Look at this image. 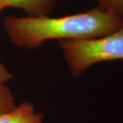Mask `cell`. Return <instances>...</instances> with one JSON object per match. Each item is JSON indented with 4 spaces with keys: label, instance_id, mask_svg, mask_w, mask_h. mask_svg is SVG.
Returning a JSON list of instances; mask_svg holds the SVG:
<instances>
[{
    "label": "cell",
    "instance_id": "cell-5",
    "mask_svg": "<svg viewBox=\"0 0 123 123\" xmlns=\"http://www.w3.org/2000/svg\"><path fill=\"white\" fill-rule=\"evenodd\" d=\"M12 91L4 84H0V114L8 112L16 107Z\"/></svg>",
    "mask_w": 123,
    "mask_h": 123
},
{
    "label": "cell",
    "instance_id": "cell-1",
    "mask_svg": "<svg viewBox=\"0 0 123 123\" xmlns=\"http://www.w3.org/2000/svg\"><path fill=\"white\" fill-rule=\"evenodd\" d=\"M123 27V18L98 6L81 13L61 17L9 16L4 27L17 47L35 49L49 40H82L111 34Z\"/></svg>",
    "mask_w": 123,
    "mask_h": 123
},
{
    "label": "cell",
    "instance_id": "cell-4",
    "mask_svg": "<svg viewBox=\"0 0 123 123\" xmlns=\"http://www.w3.org/2000/svg\"><path fill=\"white\" fill-rule=\"evenodd\" d=\"M9 7L22 10L27 17L49 16L58 0H1Z\"/></svg>",
    "mask_w": 123,
    "mask_h": 123
},
{
    "label": "cell",
    "instance_id": "cell-3",
    "mask_svg": "<svg viewBox=\"0 0 123 123\" xmlns=\"http://www.w3.org/2000/svg\"><path fill=\"white\" fill-rule=\"evenodd\" d=\"M0 123H45L44 115L30 102H23L8 112L0 114Z\"/></svg>",
    "mask_w": 123,
    "mask_h": 123
},
{
    "label": "cell",
    "instance_id": "cell-7",
    "mask_svg": "<svg viewBox=\"0 0 123 123\" xmlns=\"http://www.w3.org/2000/svg\"><path fill=\"white\" fill-rule=\"evenodd\" d=\"M12 77L13 76L10 70L0 61V84H4V83L12 79Z\"/></svg>",
    "mask_w": 123,
    "mask_h": 123
},
{
    "label": "cell",
    "instance_id": "cell-8",
    "mask_svg": "<svg viewBox=\"0 0 123 123\" xmlns=\"http://www.w3.org/2000/svg\"><path fill=\"white\" fill-rule=\"evenodd\" d=\"M8 8V5L6 4L5 2L2 1L1 0H0V12L2 11L3 10H4L5 8Z\"/></svg>",
    "mask_w": 123,
    "mask_h": 123
},
{
    "label": "cell",
    "instance_id": "cell-6",
    "mask_svg": "<svg viewBox=\"0 0 123 123\" xmlns=\"http://www.w3.org/2000/svg\"><path fill=\"white\" fill-rule=\"evenodd\" d=\"M98 7L123 18V0H96Z\"/></svg>",
    "mask_w": 123,
    "mask_h": 123
},
{
    "label": "cell",
    "instance_id": "cell-2",
    "mask_svg": "<svg viewBox=\"0 0 123 123\" xmlns=\"http://www.w3.org/2000/svg\"><path fill=\"white\" fill-rule=\"evenodd\" d=\"M59 45L71 75L77 77L94 64L123 60V27L94 39L62 40Z\"/></svg>",
    "mask_w": 123,
    "mask_h": 123
}]
</instances>
